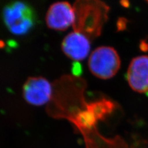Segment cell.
<instances>
[{
	"instance_id": "cell-5",
	"label": "cell",
	"mask_w": 148,
	"mask_h": 148,
	"mask_svg": "<svg viewBox=\"0 0 148 148\" xmlns=\"http://www.w3.org/2000/svg\"><path fill=\"white\" fill-rule=\"evenodd\" d=\"M45 19L46 25L50 29L66 30L75 23V9L68 2H56L49 6Z\"/></svg>"
},
{
	"instance_id": "cell-3",
	"label": "cell",
	"mask_w": 148,
	"mask_h": 148,
	"mask_svg": "<svg viewBox=\"0 0 148 148\" xmlns=\"http://www.w3.org/2000/svg\"><path fill=\"white\" fill-rule=\"evenodd\" d=\"M121 61L114 48L103 46L96 48L88 59V68L92 75L100 79L112 78L119 71Z\"/></svg>"
},
{
	"instance_id": "cell-6",
	"label": "cell",
	"mask_w": 148,
	"mask_h": 148,
	"mask_svg": "<svg viewBox=\"0 0 148 148\" xmlns=\"http://www.w3.org/2000/svg\"><path fill=\"white\" fill-rule=\"evenodd\" d=\"M127 79L131 88L139 93H148V56L133 58L129 65Z\"/></svg>"
},
{
	"instance_id": "cell-7",
	"label": "cell",
	"mask_w": 148,
	"mask_h": 148,
	"mask_svg": "<svg viewBox=\"0 0 148 148\" xmlns=\"http://www.w3.org/2000/svg\"><path fill=\"white\" fill-rule=\"evenodd\" d=\"M61 48L64 54L72 60L80 61L88 56L91 49V40L79 32L74 30L65 36Z\"/></svg>"
},
{
	"instance_id": "cell-1",
	"label": "cell",
	"mask_w": 148,
	"mask_h": 148,
	"mask_svg": "<svg viewBox=\"0 0 148 148\" xmlns=\"http://www.w3.org/2000/svg\"><path fill=\"white\" fill-rule=\"evenodd\" d=\"M75 12L74 30L91 40L98 36L108 19L109 7L101 1H78L73 6Z\"/></svg>"
},
{
	"instance_id": "cell-8",
	"label": "cell",
	"mask_w": 148,
	"mask_h": 148,
	"mask_svg": "<svg viewBox=\"0 0 148 148\" xmlns=\"http://www.w3.org/2000/svg\"><path fill=\"white\" fill-rule=\"evenodd\" d=\"M147 3H148V1H147Z\"/></svg>"
},
{
	"instance_id": "cell-2",
	"label": "cell",
	"mask_w": 148,
	"mask_h": 148,
	"mask_svg": "<svg viewBox=\"0 0 148 148\" xmlns=\"http://www.w3.org/2000/svg\"><path fill=\"white\" fill-rule=\"evenodd\" d=\"M3 22L10 33L25 35L34 29L36 21L35 11L28 3L16 1L9 3L2 11Z\"/></svg>"
},
{
	"instance_id": "cell-4",
	"label": "cell",
	"mask_w": 148,
	"mask_h": 148,
	"mask_svg": "<svg viewBox=\"0 0 148 148\" xmlns=\"http://www.w3.org/2000/svg\"><path fill=\"white\" fill-rule=\"evenodd\" d=\"M22 94L27 103L35 106H41L48 103L51 99L53 88L46 78L31 77L23 86Z\"/></svg>"
}]
</instances>
